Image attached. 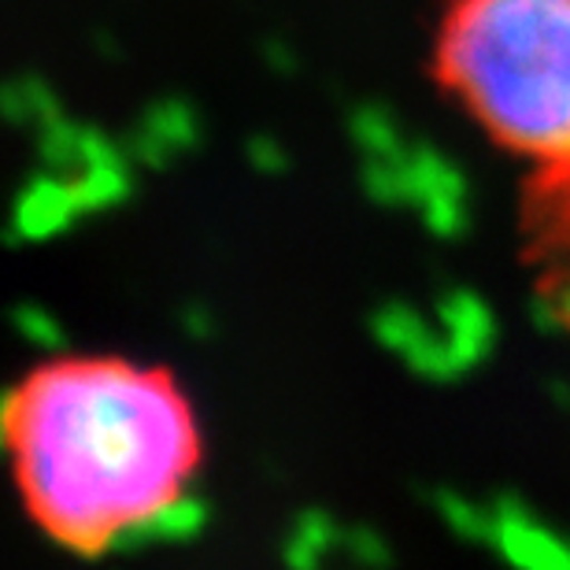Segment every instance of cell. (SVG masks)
Returning a JSON list of instances; mask_svg holds the SVG:
<instances>
[{"label": "cell", "instance_id": "30bf717a", "mask_svg": "<svg viewBox=\"0 0 570 570\" xmlns=\"http://www.w3.org/2000/svg\"><path fill=\"white\" fill-rule=\"evenodd\" d=\"M341 552L348 556V563L356 570H390L393 567L390 541H385V533H379L374 527H345Z\"/></svg>", "mask_w": 570, "mask_h": 570}, {"label": "cell", "instance_id": "ba28073f", "mask_svg": "<svg viewBox=\"0 0 570 570\" xmlns=\"http://www.w3.org/2000/svg\"><path fill=\"white\" fill-rule=\"evenodd\" d=\"M430 504L438 511V519L444 522V530L460 541H478L489 544V522H493V511L474 504L471 497L455 493V489H433Z\"/></svg>", "mask_w": 570, "mask_h": 570}, {"label": "cell", "instance_id": "52a82bcc", "mask_svg": "<svg viewBox=\"0 0 570 570\" xmlns=\"http://www.w3.org/2000/svg\"><path fill=\"white\" fill-rule=\"evenodd\" d=\"M75 204H82L78 197H71L67 189L56 186H38L30 189L27 197L19 200L16 212V234L27 237V242H38V237L60 234L75 215Z\"/></svg>", "mask_w": 570, "mask_h": 570}, {"label": "cell", "instance_id": "6da1fadb", "mask_svg": "<svg viewBox=\"0 0 570 570\" xmlns=\"http://www.w3.org/2000/svg\"><path fill=\"white\" fill-rule=\"evenodd\" d=\"M0 433L33 519L86 560L186 489L200 452L175 382L122 360L45 363L4 393Z\"/></svg>", "mask_w": 570, "mask_h": 570}, {"label": "cell", "instance_id": "7c38bea8", "mask_svg": "<svg viewBox=\"0 0 570 570\" xmlns=\"http://www.w3.org/2000/svg\"><path fill=\"white\" fill-rule=\"evenodd\" d=\"M552 293V301H556V307H560V315H563V326H567V334H570V278H563L556 289H549Z\"/></svg>", "mask_w": 570, "mask_h": 570}, {"label": "cell", "instance_id": "9c48e42d", "mask_svg": "<svg viewBox=\"0 0 570 570\" xmlns=\"http://www.w3.org/2000/svg\"><path fill=\"white\" fill-rule=\"evenodd\" d=\"M11 330L38 352H67V330L41 304H19L11 312Z\"/></svg>", "mask_w": 570, "mask_h": 570}, {"label": "cell", "instance_id": "5b68a950", "mask_svg": "<svg viewBox=\"0 0 570 570\" xmlns=\"http://www.w3.org/2000/svg\"><path fill=\"white\" fill-rule=\"evenodd\" d=\"M208 522H212V504L197 489L186 485V489H178L175 497L148 508L145 515L127 522V527L116 533V541H111V552L127 556L141 549H159V544H189L208 530Z\"/></svg>", "mask_w": 570, "mask_h": 570}, {"label": "cell", "instance_id": "8fae6325", "mask_svg": "<svg viewBox=\"0 0 570 570\" xmlns=\"http://www.w3.org/2000/svg\"><path fill=\"white\" fill-rule=\"evenodd\" d=\"M178 330L186 334L189 341H212L215 337V315L208 312V307H200V304H189V307H181V315H178Z\"/></svg>", "mask_w": 570, "mask_h": 570}, {"label": "cell", "instance_id": "7a4b0ae2", "mask_svg": "<svg viewBox=\"0 0 570 570\" xmlns=\"http://www.w3.org/2000/svg\"><path fill=\"white\" fill-rule=\"evenodd\" d=\"M430 78L500 148L570 170V0H444Z\"/></svg>", "mask_w": 570, "mask_h": 570}, {"label": "cell", "instance_id": "277c9868", "mask_svg": "<svg viewBox=\"0 0 570 570\" xmlns=\"http://www.w3.org/2000/svg\"><path fill=\"white\" fill-rule=\"evenodd\" d=\"M489 522V549L511 570H570V538L552 530L519 497H497Z\"/></svg>", "mask_w": 570, "mask_h": 570}, {"label": "cell", "instance_id": "4fadbf2b", "mask_svg": "<svg viewBox=\"0 0 570 570\" xmlns=\"http://www.w3.org/2000/svg\"><path fill=\"white\" fill-rule=\"evenodd\" d=\"M549 390L556 396V407H563V412H570V382L567 379H552Z\"/></svg>", "mask_w": 570, "mask_h": 570}, {"label": "cell", "instance_id": "8992f818", "mask_svg": "<svg viewBox=\"0 0 570 570\" xmlns=\"http://www.w3.org/2000/svg\"><path fill=\"white\" fill-rule=\"evenodd\" d=\"M345 527L323 508H304L289 522L282 538V567L285 570H326V560L341 552Z\"/></svg>", "mask_w": 570, "mask_h": 570}, {"label": "cell", "instance_id": "3957f363", "mask_svg": "<svg viewBox=\"0 0 570 570\" xmlns=\"http://www.w3.org/2000/svg\"><path fill=\"white\" fill-rule=\"evenodd\" d=\"M371 337L379 341L382 352H390L393 360H401L415 379L430 385H455L466 379V367L455 356L444 326L433 318V312H419V307L404 301L382 304L371 315Z\"/></svg>", "mask_w": 570, "mask_h": 570}]
</instances>
